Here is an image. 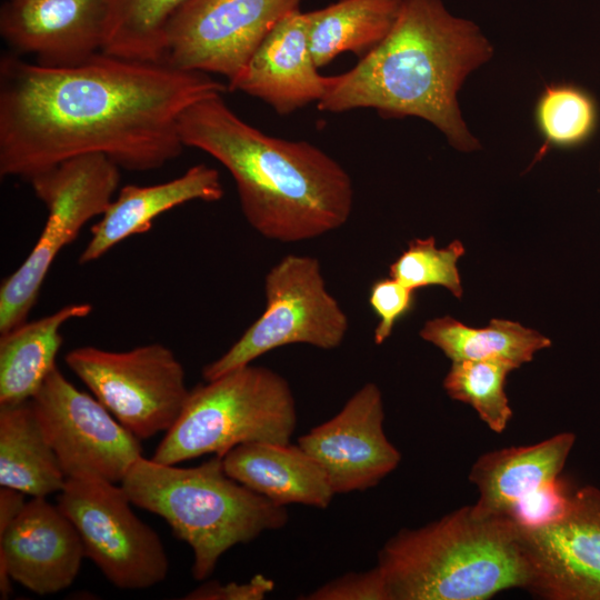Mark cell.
<instances>
[{"mask_svg":"<svg viewBox=\"0 0 600 600\" xmlns=\"http://www.w3.org/2000/svg\"><path fill=\"white\" fill-rule=\"evenodd\" d=\"M228 86L211 74L106 53L68 68L0 58V176L28 180L67 159L159 169L186 148L182 113Z\"/></svg>","mask_w":600,"mask_h":600,"instance_id":"obj_1","label":"cell"},{"mask_svg":"<svg viewBox=\"0 0 600 600\" xmlns=\"http://www.w3.org/2000/svg\"><path fill=\"white\" fill-rule=\"evenodd\" d=\"M184 147L219 161L234 180L242 213L261 236L279 242L318 238L352 212L353 184L344 168L307 141L269 136L214 94L179 120Z\"/></svg>","mask_w":600,"mask_h":600,"instance_id":"obj_2","label":"cell"},{"mask_svg":"<svg viewBox=\"0 0 600 600\" xmlns=\"http://www.w3.org/2000/svg\"><path fill=\"white\" fill-rule=\"evenodd\" d=\"M492 47L472 21L441 0H403L389 34L350 70L329 76L322 112L372 108L386 118L418 117L461 150L478 149L460 114L457 92L487 62Z\"/></svg>","mask_w":600,"mask_h":600,"instance_id":"obj_3","label":"cell"},{"mask_svg":"<svg viewBox=\"0 0 600 600\" xmlns=\"http://www.w3.org/2000/svg\"><path fill=\"white\" fill-rule=\"evenodd\" d=\"M391 600H486L528 590L530 569L516 526L471 506L417 529H402L378 551Z\"/></svg>","mask_w":600,"mask_h":600,"instance_id":"obj_4","label":"cell"},{"mask_svg":"<svg viewBox=\"0 0 600 600\" xmlns=\"http://www.w3.org/2000/svg\"><path fill=\"white\" fill-rule=\"evenodd\" d=\"M120 486L132 504L160 516L190 546L191 573L199 581L212 574L229 549L289 520L284 506L229 477L219 456L189 468L140 457Z\"/></svg>","mask_w":600,"mask_h":600,"instance_id":"obj_5","label":"cell"},{"mask_svg":"<svg viewBox=\"0 0 600 600\" xmlns=\"http://www.w3.org/2000/svg\"><path fill=\"white\" fill-rule=\"evenodd\" d=\"M296 426L289 382L274 370L250 363L190 390L151 459L177 464L204 454L223 457L248 442L289 443Z\"/></svg>","mask_w":600,"mask_h":600,"instance_id":"obj_6","label":"cell"},{"mask_svg":"<svg viewBox=\"0 0 600 600\" xmlns=\"http://www.w3.org/2000/svg\"><path fill=\"white\" fill-rule=\"evenodd\" d=\"M48 216L31 252L0 288V334L27 321L59 252L102 216L120 183V167L101 153L67 159L28 179Z\"/></svg>","mask_w":600,"mask_h":600,"instance_id":"obj_7","label":"cell"},{"mask_svg":"<svg viewBox=\"0 0 600 600\" xmlns=\"http://www.w3.org/2000/svg\"><path fill=\"white\" fill-rule=\"evenodd\" d=\"M264 293L263 313L220 358L203 368L206 381L288 344L332 350L343 342L348 317L327 290L317 258L292 253L283 257L267 273Z\"/></svg>","mask_w":600,"mask_h":600,"instance_id":"obj_8","label":"cell"},{"mask_svg":"<svg viewBox=\"0 0 600 600\" xmlns=\"http://www.w3.org/2000/svg\"><path fill=\"white\" fill-rule=\"evenodd\" d=\"M64 361L93 397L140 440L169 431L190 394L183 366L160 343L128 351L84 346L70 350Z\"/></svg>","mask_w":600,"mask_h":600,"instance_id":"obj_9","label":"cell"},{"mask_svg":"<svg viewBox=\"0 0 600 600\" xmlns=\"http://www.w3.org/2000/svg\"><path fill=\"white\" fill-rule=\"evenodd\" d=\"M57 504L77 529L86 557L114 587L148 589L167 578L164 547L157 532L136 516L120 484L70 478Z\"/></svg>","mask_w":600,"mask_h":600,"instance_id":"obj_10","label":"cell"},{"mask_svg":"<svg viewBox=\"0 0 600 600\" xmlns=\"http://www.w3.org/2000/svg\"><path fill=\"white\" fill-rule=\"evenodd\" d=\"M302 0H187L164 30L162 61L232 81L259 44Z\"/></svg>","mask_w":600,"mask_h":600,"instance_id":"obj_11","label":"cell"},{"mask_svg":"<svg viewBox=\"0 0 600 600\" xmlns=\"http://www.w3.org/2000/svg\"><path fill=\"white\" fill-rule=\"evenodd\" d=\"M67 477L121 483L142 457L140 439L56 366L30 399Z\"/></svg>","mask_w":600,"mask_h":600,"instance_id":"obj_12","label":"cell"},{"mask_svg":"<svg viewBox=\"0 0 600 600\" xmlns=\"http://www.w3.org/2000/svg\"><path fill=\"white\" fill-rule=\"evenodd\" d=\"M517 530L530 569L528 591L548 600H600L599 488H573L558 518Z\"/></svg>","mask_w":600,"mask_h":600,"instance_id":"obj_13","label":"cell"},{"mask_svg":"<svg viewBox=\"0 0 600 600\" xmlns=\"http://www.w3.org/2000/svg\"><path fill=\"white\" fill-rule=\"evenodd\" d=\"M382 394L373 382L357 390L341 410L298 438L326 472L334 493L376 487L401 461L383 430Z\"/></svg>","mask_w":600,"mask_h":600,"instance_id":"obj_14","label":"cell"},{"mask_svg":"<svg viewBox=\"0 0 600 600\" xmlns=\"http://www.w3.org/2000/svg\"><path fill=\"white\" fill-rule=\"evenodd\" d=\"M86 557L70 519L46 497H31L0 533V594L7 599L11 580L40 594L67 589Z\"/></svg>","mask_w":600,"mask_h":600,"instance_id":"obj_15","label":"cell"},{"mask_svg":"<svg viewBox=\"0 0 600 600\" xmlns=\"http://www.w3.org/2000/svg\"><path fill=\"white\" fill-rule=\"evenodd\" d=\"M107 0H6L0 34L18 53L40 66L68 68L103 50Z\"/></svg>","mask_w":600,"mask_h":600,"instance_id":"obj_16","label":"cell"},{"mask_svg":"<svg viewBox=\"0 0 600 600\" xmlns=\"http://www.w3.org/2000/svg\"><path fill=\"white\" fill-rule=\"evenodd\" d=\"M311 54L306 12L283 17L267 34L228 91H241L286 116L319 102L329 77L321 76Z\"/></svg>","mask_w":600,"mask_h":600,"instance_id":"obj_17","label":"cell"},{"mask_svg":"<svg viewBox=\"0 0 600 600\" xmlns=\"http://www.w3.org/2000/svg\"><path fill=\"white\" fill-rule=\"evenodd\" d=\"M574 442V433L561 432L536 444L482 454L469 473L479 492L473 512L511 521L524 502L561 477Z\"/></svg>","mask_w":600,"mask_h":600,"instance_id":"obj_18","label":"cell"},{"mask_svg":"<svg viewBox=\"0 0 600 600\" xmlns=\"http://www.w3.org/2000/svg\"><path fill=\"white\" fill-rule=\"evenodd\" d=\"M223 193L218 170L206 163L162 183L124 186L91 228L79 263L92 262L127 238L149 231L156 218L178 206L196 200L216 202Z\"/></svg>","mask_w":600,"mask_h":600,"instance_id":"obj_19","label":"cell"},{"mask_svg":"<svg viewBox=\"0 0 600 600\" xmlns=\"http://www.w3.org/2000/svg\"><path fill=\"white\" fill-rule=\"evenodd\" d=\"M222 463L229 477L279 506L326 509L336 494L326 472L298 443H242Z\"/></svg>","mask_w":600,"mask_h":600,"instance_id":"obj_20","label":"cell"},{"mask_svg":"<svg viewBox=\"0 0 600 600\" xmlns=\"http://www.w3.org/2000/svg\"><path fill=\"white\" fill-rule=\"evenodd\" d=\"M91 311L92 306L86 302L67 304L0 334V404L27 401L37 393L57 366L62 326Z\"/></svg>","mask_w":600,"mask_h":600,"instance_id":"obj_21","label":"cell"},{"mask_svg":"<svg viewBox=\"0 0 600 600\" xmlns=\"http://www.w3.org/2000/svg\"><path fill=\"white\" fill-rule=\"evenodd\" d=\"M66 482L31 400L0 404V486L47 497L59 493Z\"/></svg>","mask_w":600,"mask_h":600,"instance_id":"obj_22","label":"cell"},{"mask_svg":"<svg viewBox=\"0 0 600 600\" xmlns=\"http://www.w3.org/2000/svg\"><path fill=\"white\" fill-rule=\"evenodd\" d=\"M403 0H338L307 11L312 58L320 69L343 52L363 57L393 28Z\"/></svg>","mask_w":600,"mask_h":600,"instance_id":"obj_23","label":"cell"},{"mask_svg":"<svg viewBox=\"0 0 600 600\" xmlns=\"http://www.w3.org/2000/svg\"><path fill=\"white\" fill-rule=\"evenodd\" d=\"M420 337L451 361L500 359L516 368L551 346L538 331L504 319H492L486 328L476 329L451 317L434 318L424 323Z\"/></svg>","mask_w":600,"mask_h":600,"instance_id":"obj_24","label":"cell"},{"mask_svg":"<svg viewBox=\"0 0 600 600\" xmlns=\"http://www.w3.org/2000/svg\"><path fill=\"white\" fill-rule=\"evenodd\" d=\"M187 0H107L103 52L124 59L161 62L164 30Z\"/></svg>","mask_w":600,"mask_h":600,"instance_id":"obj_25","label":"cell"},{"mask_svg":"<svg viewBox=\"0 0 600 600\" xmlns=\"http://www.w3.org/2000/svg\"><path fill=\"white\" fill-rule=\"evenodd\" d=\"M513 369L512 363L500 359L452 361L443 388L452 399L470 404L492 431L501 433L512 417L504 383Z\"/></svg>","mask_w":600,"mask_h":600,"instance_id":"obj_26","label":"cell"},{"mask_svg":"<svg viewBox=\"0 0 600 600\" xmlns=\"http://www.w3.org/2000/svg\"><path fill=\"white\" fill-rule=\"evenodd\" d=\"M597 112L591 98L572 86H551L540 97L537 119L546 138L537 159L549 146H574L593 131Z\"/></svg>","mask_w":600,"mask_h":600,"instance_id":"obj_27","label":"cell"},{"mask_svg":"<svg viewBox=\"0 0 600 600\" xmlns=\"http://www.w3.org/2000/svg\"><path fill=\"white\" fill-rule=\"evenodd\" d=\"M464 247L454 240L446 248H438L436 239L416 238L399 258L390 266V277L411 290L429 286L447 288L456 298L462 297V286L457 268Z\"/></svg>","mask_w":600,"mask_h":600,"instance_id":"obj_28","label":"cell"},{"mask_svg":"<svg viewBox=\"0 0 600 600\" xmlns=\"http://www.w3.org/2000/svg\"><path fill=\"white\" fill-rule=\"evenodd\" d=\"M413 302L414 290L391 277L371 284L369 304L379 319L373 333L376 344L391 336L394 324L412 309Z\"/></svg>","mask_w":600,"mask_h":600,"instance_id":"obj_29","label":"cell"},{"mask_svg":"<svg viewBox=\"0 0 600 600\" xmlns=\"http://www.w3.org/2000/svg\"><path fill=\"white\" fill-rule=\"evenodd\" d=\"M301 598L307 600H391L386 578L378 564L366 571L347 572Z\"/></svg>","mask_w":600,"mask_h":600,"instance_id":"obj_30","label":"cell"},{"mask_svg":"<svg viewBox=\"0 0 600 600\" xmlns=\"http://www.w3.org/2000/svg\"><path fill=\"white\" fill-rule=\"evenodd\" d=\"M274 589V582L262 574H256L244 583H220L211 580L197 587L183 599L187 600H262Z\"/></svg>","mask_w":600,"mask_h":600,"instance_id":"obj_31","label":"cell"},{"mask_svg":"<svg viewBox=\"0 0 600 600\" xmlns=\"http://www.w3.org/2000/svg\"><path fill=\"white\" fill-rule=\"evenodd\" d=\"M24 493L8 487L0 489V533L18 517L26 504Z\"/></svg>","mask_w":600,"mask_h":600,"instance_id":"obj_32","label":"cell"}]
</instances>
